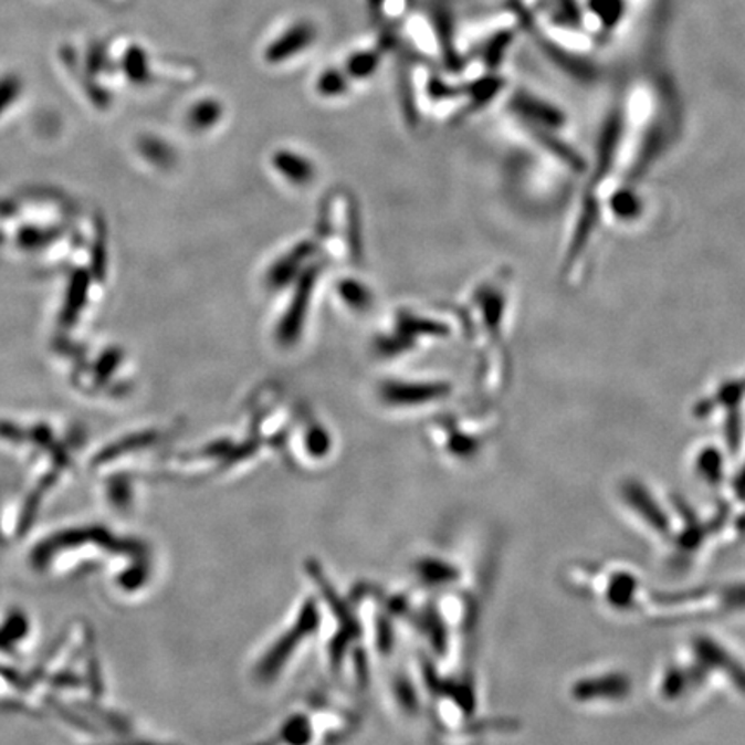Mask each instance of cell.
<instances>
[{"label": "cell", "mask_w": 745, "mask_h": 745, "mask_svg": "<svg viewBox=\"0 0 745 745\" xmlns=\"http://www.w3.org/2000/svg\"><path fill=\"white\" fill-rule=\"evenodd\" d=\"M633 686L632 676L621 668H592L569 682L568 701L594 713L620 710L633 697Z\"/></svg>", "instance_id": "5b68a950"}, {"label": "cell", "mask_w": 745, "mask_h": 745, "mask_svg": "<svg viewBox=\"0 0 745 745\" xmlns=\"http://www.w3.org/2000/svg\"><path fill=\"white\" fill-rule=\"evenodd\" d=\"M651 691L659 706L671 711L691 710L710 695L691 664L676 651L655 668Z\"/></svg>", "instance_id": "8992f818"}, {"label": "cell", "mask_w": 745, "mask_h": 745, "mask_svg": "<svg viewBox=\"0 0 745 745\" xmlns=\"http://www.w3.org/2000/svg\"><path fill=\"white\" fill-rule=\"evenodd\" d=\"M571 592L621 621H648L655 589L643 573L620 559L578 562L565 571Z\"/></svg>", "instance_id": "6da1fadb"}, {"label": "cell", "mask_w": 745, "mask_h": 745, "mask_svg": "<svg viewBox=\"0 0 745 745\" xmlns=\"http://www.w3.org/2000/svg\"><path fill=\"white\" fill-rule=\"evenodd\" d=\"M618 504L625 522L664 553L675 535L683 503L671 499L667 504L639 480H627L618 489Z\"/></svg>", "instance_id": "277c9868"}, {"label": "cell", "mask_w": 745, "mask_h": 745, "mask_svg": "<svg viewBox=\"0 0 745 745\" xmlns=\"http://www.w3.org/2000/svg\"><path fill=\"white\" fill-rule=\"evenodd\" d=\"M676 652L691 664L710 695L745 699V659L730 643L710 633H694Z\"/></svg>", "instance_id": "3957f363"}, {"label": "cell", "mask_w": 745, "mask_h": 745, "mask_svg": "<svg viewBox=\"0 0 745 745\" xmlns=\"http://www.w3.org/2000/svg\"><path fill=\"white\" fill-rule=\"evenodd\" d=\"M722 458L716 452L707 451L699 455L697 473L711 486H720L723 482Z\"/></svg>", "instance_id": "52a82bcc"}, {"label": "cell", "mask_w": 745, "mask_h": 745, "mask_svg": "<svg viewBox=\"0 0 745 745\" xmlns=\"http://www.w3.org/2000/svg\"><path fill=\"white\" fill-rule=\"evenodd\" d=\"M742 616H745V581H726L682 592L655 590L648 623L730 621Z\"/></svg>", "instance_id": "7a4b0ae2"}]
</instances>
